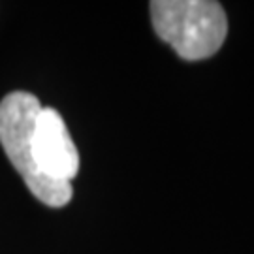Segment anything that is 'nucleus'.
Returning <instances> with one entry per match:
<instances>
[{
    "instance_id": "1",
    "label": "nucleus",
    "mask_w": 254,
    "mask_h": 254,
    "mask_svg": "<svg viewBox=\"0 0 254 254\" xmlns=\"http://www.w3.org/2000/svg\"><path fill=\"white\" fill-rule=\"evenodd\" d=\"M149 8L156 36L185 61L209 59L226 40V11L215 0H153Z\"/></svg>"
},
{
    "instance_id": "2",
    "label": "nucleus",
    "mask_w": 254,
    "mask_h": 254,
    "mask_svg": "<svg viewBox=\"0 0 254 254\" xmlns=\"http://www.w3.org/2000/svg\"><path fill=\"white\" fill-rule=\"evenodd\" d=\"M42 104L34 94L9 92L0 102V145L13 168L27 183L28 190L49 207H64L72 200V183L49 179L32 158V134Z\"/></svg>"
},
{
    "instance_id": "3",
    "label": "nucleus",
    "mask_w": 254,
    "mask_h": 254,
    "mask_svg": "<svg viewBox=\"0 0 254 254\" xmlns=\"http://www.w3.org/2000/svg\"><path fill=\"white\" fill-rule=\"evenodd\" d=\"M32 158L38 170L55 181L72 183L79 172V153L57 109L42 108L38 113L32 134Z\"/></svg>"
}]
</instances>
